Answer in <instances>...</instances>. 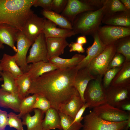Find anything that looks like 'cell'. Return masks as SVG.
I'll use <instances>...</instances> for the list:
<instances>
[{
    "label": "cell",
    "mask_w": 130,
    "mask_h": 130,
    "mask_svg": "<svg viewBox=\"0 0 130 130\" xmlns=\"http://www.w3.org/2000/svg\"><path fill=\"white\" fill-rule=\"evenodd\" d=\"M79 68L76 66L65 69H58L45 73L32 81L27 94L43 96L50 102L51 107L58 111L60 106L79 95L74 85Z\"/></svg>",
    "instance_id": "cell-1"
},
{
    "label": "cell",
    "mask_w": 130,
    "mask_h": 130,
    "mask_svg": "<svg viewBox=\"0 0 130 130\" xmlns=\"http://www.w3.org/2000/svg\"><path fill=\"white\" fill-rule=\"evenodd\" d=\"M36 0H0V25L5 24L22 31L34 13L31 9Z\"/></svg>",
    "instance_id": "cell-2"
},
{
    "label": "cell",
    "mask_w": 130,
    "mask_h": 130,
    "mask_svg": "<svg viewBox=\"0 0 130 130\" xmlns=\"http://www.w3.org/2000/svg\"><path fill=\"white\" fill-rule=\"evenodd\" d=\"M105 3L99 9L84 12L76 17L72 23L75 35H92L98 31L104 14Z\"/></svg>",
    "instance_id": "cell-3"
},
{
    "label": "cell",
    "mask_w": 130,
    "mask_h": 130,
    "mask_svg": "<svg viewBox=\"0 0 130 130\" xmlns=\"http://www.w3.org/2000/svg\"><path fill=\"white\" fill-rule=\"evenodd\" d=\"M105 1V0H68L61 14L72 23L78 14L99 9L104 6Z\"/></svg>",
    "instance_id": "cell-4"
},
{
    "label": "cell",
    "mask_w": 130,
    "mask_h": 130,
    "mask_svg": "<svg viewBox=\"0 0 130 130\" xmlns=\"http://www.w3.org/2000/svg\"><path fill=\"white\" fill-rule=\"evenodd\" d=\"M103 76H98L95 79L91 80L85 91V102L89 108H94L106 103L105 90L102 84Z\"/></svg>",
    "instance_id": "cell-5"
},
{
    "label": "cell",
    "mask_w": 130,
    "mask_h": 130,
    "mask_svg": "<svg viewBox=\"0 0 130 130\" xmlns=\"http://www.w3.org/2000/svg\"><path fill=\"white\" fill-rule=\"evenodd\" d=\"M82 130H119L125 128L127 121L113 122L104 120L93 111L84 117Z\"/></svg>",
    "instance_id": "cell-6"
},
{
    "label": "cell",
    "mask_w": 130,
    "mask_h": 130,
    "mask_svg": "<svg viewBox=\"0 0 130 130\" xmlns=\"http://www.w3.org/2000/svg\"><path fill=\"white\" fill-rule=\"evenodd\" d=\"M116 53L114 44L107 46L87 67L91 74L96 77L103 76Z\"/></svg>",
    "instance_id": "cell-7"
},
{
    "label": "cell",
    "mask_w": 130,
    "mask_h": 130,
    "mask_svg": "<svg viewBox=\"0 0 130 130\" xmlns=\"http://www.w3.org/2000/svg\"><path fill=\"white\" fill-rule=\"evenodd\" d=\"M93 111L102 119L110 122H120L130 118V112L121 110L106 103L93 108Z\"/></svg>",
    "instance_id": "cell-8"
},
{
    "label": "cell",
    "mask_w": 130,
    "mask_h": 130,
    "mask_svg": "<svg viewBox=\"0 0 130 130\" xmlns=\"http://www.w3.org/2000/svg\"><path fill=\"white\" fill-rule=\"evenodd\" d=\"M99 38L105 46L113 44L119 39L130 35V27L110 25L99 27L98 31Z\"/></svg>",
    "instance_id": "cell-9"
},
{
    "label": "cell",
    "mask_w": 130,
    "mask_h": 130,
    "mask_svg": "<svg viewBox=\"0 0 130 130\" xmlns=\"http://www.w3.org/2000/svg\"><path fill=\"white\" fill-rule=\"evenodd\" d=\"M106 103L118 108L123 103L130 101V86L110 85L105 90Z\"/></svg>",
    "instance_id": "cell-10"
},
{
    "label": "cell",
    "mask_w": 130,
    "mask_h": 130,
    "mask_svg": "<svg viewBox=\"0 0 130 130\" xmlns=\"http://www.w3.org/2000/svg\"><path fill=\"white\" fill-rule=\"evenodd\" d=\"M46 38L44 34L41 33L32 45L28 55L27 57V64L39 61L48 62L47 59V49Z\"/></svg>",
    "instance_id": "cell-11"
},
{
    "label": "cell",
    "mask_w": 130,
    "mask_h": 130,
    "mask_svg": "<svg viewBox=\"0 0 130 130\" xmlns=\"http://www.w3.org/2000/svg\"><path fill=\"white\" fill-rule=\"evenodd\" d=\"M17 52L16 55V62L24 73L27 72L29 65L26 61V55L30 47L32 44L22 31L17 33L16 40Z\"/></svg>",
    "instance_id": "cell-12"
},
{
    "label": "cell",
    "mask_w": 130,
    "mask_h": 130,
    "mask_svg": "<svg viewBox=\"0 0 130 130\" xmlns=\"http://www.w3.org/2000/svg\"><path fill=\"white\" fill-rule=\"evenodd\" d=\"M45 19L33 13L26 21L22 32L32 43L43 33Z\"/></svg>",
    "instance_id": "cell-13"
},
{
    "label": "cell",
    "mask_w": 130,
    "mask_h": 130,
    "mask_svg": "<svg viewBox=\"0 0 130 130\" xmlns=\"http://www.w3.org/2000/svg\"><path fill=\"white\" fill-rule=\"evenodd\" d=\"M92 36L94 39L93 43L91 46L87 48V56L77 65L79 69L87 67L101 52L106 46L101 41L98 31Z\"/></svg>",
    "instance_id": "cell-14"
},
{
    "label": "cell",
    "mask_w": 130,
    "mask_h": 130,
    "mask_svg": "<svg viewBox=\"0 0 130 130\" xmlns=\"http://www.w3.org/2000/svg\"><path fill=\"white\" fill-rule=\"evenodd\" d=\"M96 78V77L91 73L87 67L79 69L77 72L74 85L78 92L81 99L84 102V93L87 86L91 80Z\"/></svg>",
    "instance_id": "cell-15"
},
{
    "label": "cell",
    "mask_w": 130,
    "mask_h": 130,
    "mask_svg": "<svg viewBox=\"0 0 130 130\" xmlns=\"http://www.w3.org/2000/svg\"><path fill=\"white\" fill-rule=\"evenodd\" d=\"M47 49V59L59 56L63 54L65 47L69 44L66 39L62 38H46Z\"/></svg>",
    "instance_id": "cell-16"
},
{
    "label": "cell",
    "mask_w": 130,
    "mask_h": 130,
    "mask_svg": "<svg viewBox=\"0 0 130 130\" xmlns=\"http://www.w3.org/2000/svg\"><path fill=\"white\" fill-rule=\"evenodd\" d=\"M57 25L48 20L45 19L43 31L46 38H62L66 39L75 35L72 29L58 28Z\"/></svg>",
    "instance_id": "cell-17"
},
{
    "label": "cell",
    "mask_w": 130,
    "mask_h": 130,
    "mask_svg": "<svg viewBox=\"0 0 130 130\" xmlns=\"http://www.w3.org/2000/svg\"><path fill=\"white\" fill-rule=\"evenodd\" d=\"M19 31L14 27L7 24L0 25V45L4 46L3 44L7 45L17 52V50L15 43Z\"/></svg>",
    "instance_id": "cell-18"
},
{
    "label": "cell",
    "mask_w": 130,
    "mask_h": 130,
    "mask_svg": "<svg viewBox=\"0 0 130 130\" xmlns=\"http://www.w3.org/2000/svg\"><path fill=\"white\" fill-rule=\"evenodd\" d=\"M102 22L108 25L130 27V11L104 16Z\"/></svg>",
    "instance_id": "cell-19"
},
{
    "label": "cell",
    "mask_w": 130,
    "mask_h": 130,
    "mask_svg": "<svg viewBox=\"0 0 130 130\" xmlns=\"http://www.w3.org/2000/svg\"><path fill=\"white\" fill-rule=\"evenodd\" d=\"M58 69L56 66L49 62L41 61L29 65L26 72L32 81L45 73Z\"/></svg>",
    "instance_id": "cell-20"
},
{
    "label": "cell",
    "mask_w": 130,
    "mask_h": 130,
    "mask_svg": "<svg viewBox=\"0 0 130 130\" xmlns=\"http://www.w3.org/2000/svg\"><path fill=\"white\" fill-rule=\"evenodd\" d=\"M0 66L2 71L10 73L15 78L24 73L16 63L15 54L12 56L4 53L0 59Z\"/></svg>",
    "instance_id": "cell-21"
},
{
    "label": "cell",
    "mask_w": 130,
    "mask_h": 130,
    "mask_svg": "<svg viewBox=\"0 0 130 130\" xmlns=\"http://www.w3.org/2000/svg\"><path fill=\"white\" fill-rule=\"evenodd\" d=\"M21 100L17 94L10 93L0 88V107L10 109L14 112H19Z\"/></svg>",
    "instance_id": "cell-22"
},
{
    "label": "cell",
    "mask_w": 130,
    "mask_h": 130,
    "mask_svg": "<svg viewBox=\"0 0 130 130\" xmlns=\"http://www.w3.org/2000/svg\"><path fill=\"white\" fill-rule=\"evenodd\" d=\"M45 115L42 123V130H50L58 129L62 130L58 112L51 107L45 113Z\"/></svg>",
    "instance_id": "cell-23"
},
{
    "label": "cell",
    "mask_w": 130,
    "mask_h": 130,
    "mask_svg": "<svg viewBox=\"0 0 130 130\" xmlns=\"http://www.w3.org/2000/svg\"><path fill=\"white\" fill-rule=\"evenodd\" d=\"M33 110L34 112L33 116L28 113L21 118L23 124L26 126L27 130H42V123L45 113L38 109Z\"/></svg>",
    "instance_id": "cell-24"
},
{
    "label": "cell",
    "mask_w": 130,
    "mask_h": 130,
    "mask_svg": "<svg viewBox=\"0 0 130 130\" xmlns=\"http://www.w3.org/2000/svg\"><path fill=\"white\" fill-rule=\"evenodd\" d=\"M85 103L79 95H75L68 102L61 105L58 111L74 119L78 112Z\"/></svg>",
    "instance_id": "cell-25"
},
{
    "label": "cell",
    "mask_w": 130,
    "mask_h": 130,
    "mask_svg": "<svg viewBox=\"0 0 130 130\" xmlns=\"http://www.w3.org/2000/svg\"><path fill=\"white\" fill-rule=\"evenodd\" d=\"M85 57L84 55L76 54L70 58L54 57L50 59L48 62L54 65L59 69H65L77 66Z\"/></svg>",
    "instance_id": "cell-26"
},
{
    "label": "cell",
    "mask_w": 130,
    "mask_h": 130,
    "mask_svg": "<svg viewBox=\"0 0 130 130\" xmlns=\"http://www.w3.org/2000/svg\"><path fill=\"white\" fill-rule=\"evenodd\" d=\"M111 85L120 87L130 86V62H125L112 80Z\"/></svg>",
    "instance_id": "cell-27"
},
{
    "label": "cell",
    "mask_w": 130,
    "mask_h": 130,
    "mask_svg": "<svg viewBox=\"0 0 130 130\" xmlns=\"http://www.w3.org/2000/svg\"><path fill=\"white\" fill-rule=\"evenodd\" d=\"M32 81L29 75L27 72L24 73L15 78L18 89V94L21 100L27 96Z\"/></svg>",
    "instance_id": "cell-28"
},
{
    "label": "cell",
    "mask_w": 130,
    "mask_h": 130,
    "mask_svg": "<svg viewBox=\"0 0 130 130\" xmlns=\"http://www.w3.org/2000/svg\"><path fill=\"white\" fill-rule=\"evenodd\" d=\"M43 16L61 28L72 29L71 23L61 14L53 11H47L44 10L42 11Z\"/></svg>",
    "instance_id": "cell-29"
},
{
    "label": "cell",
    "mask_w": 130,
    "mask_h": 130,
    "mask_svg": "<svg viewBox=\"0 0 130 130\" xmlns=\"http://www.w3.org/2000/svg\"><path fill=\"white\" fill-rule=\"evenodd\" d=\"M116 52L121 54L125 57V62H130V36L121 38L114 43Z\"/></svg>",
    "instance_id": "cell-30"
},
{
    "label": "cell",
    "mask_w": 130,
    "mask_h": 130,
    "mask_svg": "<svg viewBox=\"0 0 130 130\" xmlns=\"http://www.w3.org/2000/svg\"><path fill=\"white\" fill-rule=\"evenodd\" d=\"M1 76L3 81V84L1 85L2 89L10 93L18 94L15 78L13 76L8 72L2 71Z\"/></svg>",
    "instance_id": "cell-31"
},
{
    "label": "cell",
    "mask_w": 130,
    "mask_h": 130,
    "mask_svg": "<svg viewBox=\"0 0 130 130\" xmlns=\"http://www.w3.org/2000/svg\"><path fill=\"white\" fill-rule=\"evenodd\" d=\"M38 95L33 94L27 96L21 100L19 107V117L21 118L27 114L32 110V108L36 101Z\"/></svg>",
    "instance_id": "cell-32"
},
{
    "label": "cell",
    "mask_w": 130,
    "mask_h": 130,
    "mask_svg": "<svg viewBox=\"0 0 130 130\" xmlns=\"http://www.w3.org/2000/svg\"><path fill=\"white\" fill-rule=\"evenodd\" d=\"M60 124L63 130H80L83 125L81 123L73 122L72 117L58 112Z\"/></svg>",
    "instance_id": "cell-33"
},
{
    "label": "cell",
    "mask_w": 130,
    "mask_h": 130,
    "mask_svg": "<svg viewBox=\"0 0 130 130\" xmlns=\"http://www.w3.org/2000/svg\"><path fill=\"white\" fill-rule=\"evenodd\" d=\"M104 16L110 15L114 13L127 10L118 0H106Z\"/></svg>",
    "instance_id": "cell-34"
},
{
    "label": "cell",
    "mask_w": 130,
    "mask_h": 130,
    "mask_svg": "<svg viewBox=\"0 0 130 130\" xmlns=\"http://www.w3.org/2000/svg\"><path fill=\"white\" fill-rule=\"evenodd\" d=\"M123 66L108 69L105 72L103 76V78L102 79V84L105 90L111 85L112 80Z\"/></svg>",
    "instance_id": "cell-35"
},
{
    "label": "cell",
    "mask_w": 130,
    "mask_h": 130,
    "mask_svg": "<svg viewBox=\"0 0 130 130\" xmlns=\"http://www.w3.org/2000/svg\"><path fill=\"white\" fill-rule=\"evenodd\" d=\"M51 107V104L47 98L43 96L38 95L32 110H33L34 109H38L45 113Z\"/></svg>",
    "instance_id": "cell-36"
},
{
    "label": "cell",
    "mask_w": 130,
    "mask_h": 130,
    "mask_svg": "<svg viewBox=\"0 0 130 130\" xmlns=\"http://www.w3.org/2000/svg\"><path fill=\"white\" fill-rule=\"evenodd\" d=\"M8 125L10 127L14 128L17 130H24L22 122L19 117L18 114L11 112L8 114Z\"/></svg>",
    "instance_id": "cell-37"
},
{
    "label": "cell",
    "mask_w": 130,
    "mask_h": 130,
    "mask_svg": "<svg viewBox=\"0 0 130 130\" xmlns=\"http://www.w3.org/2000/svg\"><path fill=\"white\" fill-rule=\"evenodd\" d=\"M125 62V57L121 54L116 52L109 64L107 70L122 66Z\"/></svg>",
    "instance_id": "cell-38"
},
{
    "label": "cell",
    "mask_w": 130,
    "mask_h": 130,
    "mask_svg": "<svg viewBox=\"0 0 130 130\" xmlns=\"http://www.w3.org/2000/svg\"><path fill=\"white\" fill-rule=\"evenodd\" d=\"M68 0H52V10L58 13H61L65 8Z\"/></svg>",
    "instance_id": "cell-39"
},
{
    "label": "cell",
    "mask_w": 130,
    "mask_h": 130,
    "mask_svg": "<svg viewBox=\"0 0 130 130\" xmlns=\"http://www.w3.org/2000/svg\"><path fill=\"white\" fill-rule=\"evenodd\" d=\"M52 1V0H36L33 6L36 7L41 6L45 11H51Z\"/></svg>",
    "instance_id": "cell-40"
},
{
    "label": "cell",
    "mask_w": 130,
    "mask_h": 130,
    "mask_svg": "<svg viewBox=\"0 0 130 130\" xmlns=\"http://www.w3.org/2000/svg\"><path fill=\"white\" fill-rule=\"evenodd\" d=\"M8 114L6 111L0 109V130H5L8 125Z\"/></svg>",
    "instance_id": "cell-41"
},
{
    "label": "cell",
    "mask_w": 130,
    "mask_h": 130,
    "mask_svg": "<svg viewBox=\"0 0 130 130\" xmlns=\"http://www.w3.org/2000/svg\"><path fill=\"white\" fill-rule=\"evenodd\" d=\"M83 45L79 44L76 42H72L69 44L68 46L70 47L69 52H77L78 53H83L85 51Z\"/></svg>",
    "instance_id": "cell-42"
},
{
    "label": "cell",
    "mask_w": 130,
    "mask_h": 130,
    "mask_svg": "<svg viewBox=\"0 0 130 130\" xmlns=\"http://www.w3.org/2000/svg\"><path fill=\"white\" fill-rule=\"evenodd\" d=\"M87 108H89L88 105L87 103H85L77 113L74 119L73 122L81 123V121L84 118V117H82V115L86 109Z\"/></svg>",
    "instance_id": "cell-43"
},
{
    "label": "cell",
    "mask_w": 130,
    "mask_h": 130,
    "mask_svg": "<svg viewBox=\"0 0 130 130\" xmlns=\"http://www.w3.org/2000/svg\"><path fill=\"white\" fill-rule=\"evenodd\" d=\"M117 108L123 111L130 112V101L123 103Z\"/></svg>",
    "instance_id": "cell-44"
},
{
    "label": "cell",
    "mask_w": 130,
    "mask_h": 130,
    "mask_svg": "<svg viewBox=\"0 0 130 130\" xmlns=\"http://www.w3.org/2000/svg\"><path fill=\"white\" fill-rule=\"evenodd\" d=\"M77 42L83 45L86 44L87 42V40L85 36L83 35L78 37L77 39Z\"/></svg>",
    "instance_id": "cell-45"
},
{
    "label": "cell",
    "mask_w": 130,
    "mask_h": 130,
    "mask_svg": "<svg viewBox=\"0 0 130 130\" xmlns=\"http://www.w3.org/2000/svg\"><path fill=\"white\" fill-rule=\"evenodd\" d=\"M120 1L127 10L130 11V0H120Z\"/></svg>",
    "instance_id": "cell-46"
},
{
    "label": "cell",
    "mask_w": 130,
    "mask_h": 130,
    "mask_svg": "<svg viewBox=\"0 0 130 130\" xmlns=\"http://www.w3.org/2000/svg\"><path fill=\"white\" fill-rule=\"evenodd\" d=\"M130 127V118L127 120V123L126 128L127 129H129Z\"/></svg>",
    "instance_id": "cell-47"
},
{
    "label": "cell",
    "mask_w": 130,
    "mask_h": 130,
    "mask_svg": "<svg viewBox=\"0 0 130 130\" xmlns=\"http://www.w3.org/2000/svg\"><path fill=\"white\" fill-rule=\"evenodd\" d=\"M119 130H129V129L126 128H123L121 129H120Z\"/></svg>",
    "instance_id": "cell-48"
},
{
    "label": "cell",
    "mask_w": 130,
    "mask_h": 130,
    "mask_svg": "<svg viewBox=\"0 0 130 130\" xmlns=\"http://www.w3.org/2000/svg\"><path fill=\"white\" fill-rule=\"evenodd\" d=\"M4 47V46H1L0 45V49H3Z\"/></svg>",
    "instance_id": "cell-49"
},
{
    "label": "cell",
    "mask_w": 130,
    "mask_h": 130,
    "mask_svg": "<svg viewBox=\"0 0 130 130\" xmlns=\"http://www.w3.org/2000/svg\"><path fill=\"white\" fill-rule=\"evenodd\" d=\"M2 72V71L1 70L0 67V76H1V73Z\"/></svg>",
    "instance_id": "cell-50"
},
{
    "label": "cell",
    "mask_w": 130,
    "mask_h": 130,
    "mask_svg": "<svg viewBox=\"0 0 130 130\" xmlns=\"http://www.w3.org/2000/svg\"><path fill=\"white\" fill-rule=\"evenodd\" d=\"M3 81V79L2 77H0V81Z\"/></svg>",
    "instance_id": "cell-51"
}]
</instances>
